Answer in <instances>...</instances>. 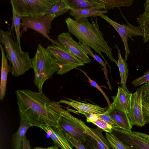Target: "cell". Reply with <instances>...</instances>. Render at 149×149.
Segmentation results:
<instances>
[{
	"mask_svg": "<svg viewBox=\"0 0 149 149\" xmlns=\"http://www.w3.org/2000/svg\"><path fill=\"white\" fill-rule=\"evenodd\" d=\"M15 93L20 119L32 126H58L60 114L57 110V102L51 101L43 92L29 89L17 90Z\"/></svg>",
	"mask_w": 149,
	"mask_h": 149,
	"instance_id": "obj_1",
	"label": "cell"
},
{
	"mask_svg": "<svg viewBox=\"0 0 149 149\" xmlns=\"http://www.w3.org/2000/svg\"><path fill=\"white\" fill-rule=\"evenodd\" d=\"M87 18L74 20L69 17L65 19L68 32L74 36L82 43L88 45L95 50L107 62L102 52L105 53L112 62L117 65L118 61L113 57L112 49L104 38L103 34L100 30L97 18Z\"/></svg>",
	"mask_w": 149,
	"mask_h": 149,
	"instance_id": "obj_2",
	"label": "cell"
},
{
	"mask_svg": "<svg viewBox=\"0 0 149 149\" xmlns=\"http://www.w3.org/2000/svg\"><path fill=\"white\" fill-rule=\"evenodd\" d=\"M0 42L4 47L6 57L12 65L11 73L15 77L22 75L32 68L28 52H23L13 38L11 31H0Z\"/></svg>",
	"mask_w": 149,
	"mask_h": 149,
	"instance_id": "obj_3",
	"label": "cell"
},
{
	"mask_svg": "<svg viewBox=\"0 0 149 149\" xmlns=\"http://www.w3.org/2000/svg\"><path fill=\"white\" fill-rule=\"evenodd\" d=\"M31 60L34 74V84L39 92L42 93L45 82L58 72L59 66L47 48L40 44L38 45L36 52Z\"/></svg>",
	"mask_w": 149,
	"mask_h": 149,
	"instance_id": "obj_4",
	"label": "cell"
},
{
	"mask_svg": "<svg viewBox=\"0 0 149 149\" xmlns=\"http://www.w3.org/2000/svg\"><path fill=\"white\" fill-rule=\"evenodd\" d=\"M59 0H11L12 8L23 17H38L46 13Z\"/></svg>",
	"mask_w": 149,
	"mask_h": 149,
	"instance_id": "obj_5",
	"label": "cell"
},
{
	"mask_svg": "<svg viewBox=\"0 0 149 149\" xmlns=\"http://www.w3.org/2000/svg\"><path fill=\"white\" fill-rule=\"evenodd\" d=\"M47 49L56 60L59 66V70L57 72L58 75H63L72 69L84 65L60 44L48 46Z\"/></svg>",
	"mask_w": 149,
	"mask_h": 149,
	"instance_id": "obj_6",
	"label": "cell"
},
{
	"mask_svg": "<svg viewBox=\"0 0 149 149\" xmlns=\"http://www.w3.org/2000/svg\"><path fill=\"white\" fill-rule=\"evenodd\" d=\"M58 106V111L60 114L58 126L64 133L69 134L81 143H83L88 135L83 127L68 110L62 108L60 104Z\"/></svg>",
	"mask_w": 149,
	"mask_h": 149,
	"instance_id": "obj_7",
	"label": "cell"
},
{
	"mask_svg": "<svg viewBox=\"0 0 149 149\" xmlns=\"http://www.w3.org/2000/svg\"><path fill=\"white\" fill-rule=\"evenodd\" d=\"M55 18V15H46L38 17H24L21 20L20 26L37 31L47 38L52 44H59L60 43L52 39L48 36L52 22Z\"/></svg>",
	"mask_w": 149,
	"mask_h": 149,
	"instance_id": "obj_8",
	"label": "cell"
},
{
	"mask_svg": "<svg viewBox=\"0 0 149 149\" xmlns=\"http://www.w3.org/2000/svg\"><path fill=\"white\" fill-rule=\"evenodd\" d=\"M100 16L111 25L120 36L124 44L125 50V60H127L128 56L130 53L128 44L129 38L134 41L133 36H138L143 37V33L142 28L140 25L134 26L130 24L126 20L127 24H120L112 20L108 16L104 14Z\"/></svg>",
	"mask_w": 149,
	"mask_h": 149,
	"instance_id": "obj_9",
	"label": "cell"
},
{
	"mask_svg": "<svg viewBox=\"0 0 149 149\" xmlns=\"http://www.w3.org/2000/svg\"><path fill=\"white\" fill-rule=\"evenodd\" d=\"M143 99V91L141 88H139L132 94L130 108L127 113L132 126L135 125L143 127L145 125L142 107Z\"/></svg>",
	"mask_w": 149,
	"mask_h": 149,
	"instance_id": "obj_10",
	"label": "cell"
},
{
	"mask_svg": "<svg viewBox=\"0 0 149 149\" xmlns=\"http://www.w3.org/2000/svg\"><path fill=\"white\" fill-rule=\"evenodd\" d=\"M57 41L84 64L91 61L81 47L82 43L74 40L69 32H63L60 34L58 36Z\"/></svg>",
	"mask_w": 149,
	"mask_h": 149,
	"instance_id": "obj_11",
	"label": "cell"
},
{
	"mask_svg": "<svg viewBox=\"0 0 149 149\" xmlns=\"http://www.w3.org/2000/svg\"><path fill=\"white\" fill-rule=\"evenodd\" d=\"M117 132L123 141L133 149H149V139L135 133L134 131L118 127H112V132Z\"/></svg>",
	"mask_w": 149,
	"mask_h": 149,
	"instance_id": "obj_12",
	"label": "cell"
},
{
	"mask_svg": "<svg viewBox=\"0 0 149 149\" xmlns=\"http://www.w3.org/2000/svg\"><path fill=\"white\" fill-rule=\"evenodd\" d=\"M40 128L43 130L52 139L55 146L61 149H73L63 131L58 126L53 127L44 125Z\"/></svg>",
	"mask_w": 149,
	"mask_h": 149,
	"instance_id": "obj_13",
	"label": "cell"
},
{
	"mask_svg": "<svg viewBox=\"0 0 149 149\" xmlns=\"http://www.w3.org/2000/svg\"><path fill=\"white\" fill-rule=\"evenodd\" d=\"M106 111L119 128L127 131H131L133 126L126 112L112 103L108 107Z\"/></svg>",
	"mask_w": 149,
	"mask_h": 149,
	"instance_id": "obj_14",
	"label": "cell"
},
{
	"mask_svg": "<svg viewBox=\"0 0 149 149\" xmlns=\"http://www.w3.org/2000/svg\"><path fill=\"white\" fill-rule=\"evenodd\" d=\"M66 100L62 99L57 102L59 104L63 103L71 106L78 111L77 112L81 113L85 112L95 115L103 114L105 111L104 108L95 105L88 103H84L76 100L65 98Z\"/></svg>",
	"mask_w": 149,
	"mask_h": 149,
	"instance_id": "obj_15",
	"label": "cell"
},
{
	"mask_svg": "<svg viewBox=\"0 0 149 149\" xmlns=\"http://www.w3.org/2000/svg\"><path fill=\"white\" fill-rule=\"evenodd\" d=\"M76 119L83 127L87 135L96 141L101 149H111L108 141L103 134V130L98 127L91 128L81 120L76 118Z\"/></svg>",
	"mask_w": 149,
	"mask_h": 149,
	"instance_id": "obj_16",
	"label": "cell"
},
{
	"mask_svg": "<svg viewBox=\"0 0 149 149\" xmlns=\"http://www.w3.org/2000/svg\"><path fill=\"white\" fill-rule=\"evenodd\" d=\"M0 47L1 55L0 99L1 100H2L5 95L8 75L9 72L11 71V68L8 64L4 48L1 44Z\"/></svg>",
	"mask_w": 149,
	"mask_h": 149,
	"instance_id": "obj_17",
	"label": "cell"
},
{
	"mask_svg": "<svg viewBox=\"0 0 149 149\" xmlns=\"http://www.w3.org/2000/svg\"><path fill=\"white\" fill-rule=\"evenodd\" d=\"M132 94L119 87L116 96L112 97V103L127 113L130 108Z\"/></svg>",
	"mask_w": 149,
	"mask_h": 149,
	"instance_id": "obj_18",
	"label": "cell"
},
{
	"mask_svg": "<svg viewBox=\"0 0 149 149\" xmlns=\"http://www.w3.org/2000/svg\"><path fill=\"white\" fill-rule=\"evenodd\" d=\"M31 126L27 121L20 119L19 127L13 136L12 146L13 149H22L24 138L26 131Z\"/></svg>",
	"mask_w": 149,
	"mask_h": 149,
	"instance_id": "obj_19",
	"label": "cell"
},
{
	"mask_svg": "<svg viewBox=\"0 0 149 149\" xmlns=\"http://www.w3.org/2000/svg\"><path fill=\"white\" fill-rule=\"evenodd\" d=\"M69 14L75 20L87 18L96 17L101 14L108 12L107 10H101L94 8L74 9L70 8Z\"/></svg>",
	"mask_w": 149,
	"mask_h": 149,
	"instance_id": "obj_20",
	"label": "cell"
},
{
	"mask_svg": "<svg viewBox=\"0 0 149 149\" xmlns=\"http://www.w3.org/2000/svg\"><path fill=\"white\" fill-rule=\"evenodd\" d=\"M70 8L74 9L94 8L101 10L105 9L103 3L96 0H64Z\"/></svg>",
	"mask_w": 149,
	"mask_h": 149,
	"instance_id": "obj_21",
	"label": "cell"
},
{
	"mask_svg": "<svg viewBox=\"0 0 149 149\" xmlns=\"http://www.w3.org/2000/svg\"><path fill=\"white\" fill-rule=\"evenodd\" d=\"M114 47L116 48L118 53V59L117 65L118 67L120 73L121 87L127 92L130 93L126 85L128 74V65L122 57L118 46L115 44Z\"/></svg>",
	"mask_w": 149,
	"mask_h": 149,
	"instance_id": "obj_22",
	"label": "cell"
},
{
	"mask_svg": "<svg viewBox=\"0 0 149 149\" xmlns=\"http://www.w3.org/2000/svg\"><path fill=\"white\" fill-rule=\"evenodd\" d=\"M99 3H103L105 9H114L115 8H120L123 7H129L132 5L133 0H96Z\"/></svg>",
	"mask_w": 149,
	"mask_h": 149,
	"instance_id": "obj_23",
	"label": "cell"
},
{
	"mask_svg": "<svg viewBox=\"0 0 149 149\" xmlns=\"http://www.w3.org/2000/svg\"><path fill=\"white\" fill-rule=\"evenodd\" d=\"M137 20L143 30V42H146L149 41V15L143 13L137 18Z\"/></svg>",
	"mask_w": 149,
	"mask_h": 149,
	"instance_id": "obj_24",
	"label": "cell"
},
{
	"mask_svg": "<svg viewBox=\"0 0 149 149\" xmlns=\"http://www.w3.org/2000/svg\"><path fill=\"white\" fill-rule=\"evenodd\" d=\"M69 10V8L64 0H59L50 10L46 13L45 15H55L56 18L66 13Z\"/></svg>",
	"mask_w": 149,
	"mask_h": 149,
	"instance_id": "obj_25",
	"label": "cell"
},
{
	"mask_svg": "<svg viewBox=\"0 0 149 149\" xmlns=\"http://www.w3.org/2000/svg\"><path fill=\"white\" fill-rule=\"evenodd\" d=\"M105 136L108 141L111 149H130L112 132H106Z\"/></svg>",
	"mask_w": 149,
	"mask_h": 149,
	"instance_id": "obj_26",
	"label": "cell"
},
{
	"mask_svg": "<svg viewBox=\"0 0 149 149\" xmlns=\"http://www.w3.org/2000/svg\"><path fill=\"white\" fill-rule=\"evenodd\" d=\"M13 22L12 26L14 27L16 36L17 41L20 48L22 50L20 41V21L22 16L19 14L13 8H12Z\"/></svg>",
	"mask_w": 149,
	"mask_h": 149,
	"instance_id": "obj_27",
	"label": "cell"
},
{
	"mask_svg": "<svg viewBox=\"0 0 149 149\" xmlns=\"http://www.w3.org/2000/svg\"><path fill=\"white\" fill-rule=\"evenodd\" d=\"M81 47L87 54H88L92 56L94 59L98 62L103 67L104 70V73L106 76V79L109 81L107 78V70L106 67V63H104L100 57L96 54L94 55L91 48L88 45L83 43L81 44Z\"/></svg>",
	"mask_w": 149,
	"mask_h": 149,
	"instance_id": "obj_28",
	"label": "cell"
},
{
	"mask_svg": "<svg viewBox=\"0 0 149 149\" xmlns=\"http://www.w3.org/2000/svg\"><path fill=\"white\" fill-rule=\"evenodd\" d=\"M149 82V70L141 77L133 80L132 82L133 86L137 87Z\"/></svg>",
	"mask_w": 149,
	"mask_h": 149,
	"instance_id": "obj_29",
	"label": "cell"
},
{
	"mask_svg": "<svg viewBox=\"0 0 149 149\" xmlns=\"http://www.w3.org/2000/svg\"><path fill=\"white\" fill-rule=\"evenodd\" d=\"M106 132L111 133L112 127L107 123L99 118L93 123Z\"/></svg>",
	"mask_w": 149,
	"mask_h": 149,
	"instance_id": "obj_30",
	"label": "cell"
},
{
	"mask_svg": "<svg viewBox=\"0 0 149 149\" xmlns=\"http://www.w3.org/2000/svg\"><path fill=\"white\" fill-rule=\"evenodd\" d=\"M77 69L80 70L85 75L88 79V81L91 86L97 88L102 93L105 98V99H106V100L108 104V106L109 107L111 105V102H110L108 98L105 94V93H104V92L103 91L100 87L98 85V84L96 82L91 79L88 76L86 72L81 69L77 68Z\"/></svg>",
	"mask_w": 149,
	"mask_h": 149,
	"instance_id": "obj_31",
	"label": "cell"
},
{
	"mask_svg": "<svg viewBox=\"0 0 149 149\" xmlns=\"http://www.w3.org/2000/svg\"><path fill=\"white\" fill-rule=\"evenodd\" d=\"M82 144L86 149H101L96 141L88 135L86 141Z\"/></svg>",
	"mask_w": 149,
	"mask_h": 149,
	"instance_id": "obj_32",
	"label": "cell"
},
{
	"mask_svg": "<svg viewBox=\"0 0 149 149\" xmlns=\"http://www.w3.org/2000/svg\"><path fill=\"white\" fill-rule=\"evenodd\" d=\"M142 107L145 123L149 124V101L143 99Z\"/></svg>",
	"mask_w": 149,
	"mask_h": 149,
	"instance_id": "obj_33",
	"label": "cell"
},
{
	"mask_svg": "<svg viewBox=\"0 0 149 149\" xmlns=\"http://www.w3.org/2000/svg\"><path fill=\"white\" fill-rule=\"evenodd\" d=\"M71 145L77 149H86L84 145L73 137L66 133H64Z\"/></svg>",
	"mask_w": 149,
	"mask_h": 149,
	"instance_id": "obj_34",
	"label": "cell"
},
{
	"mask_svg": "<svg viewBox=\"0 0 149 149\" xmlns=\"http://www.w3.org/2000/svg\"><path fill=\"white\" fill-rule=\"evenodd\" d=\"M97 115L99 118L107 123L111 125L112 127H119L116 124L110 117L106 111L103 114Z\"/></svg>",
	"mask_w": 149,
	"mask_h": 149,
	"instance_id": "obj_35",
	"label": "cell"
},
{
	"mask_svg": "<svg viewBox=\"0 0 149 149\" xmlns=\"http://www.w3.org/2000/svg\"><path fill=\"white\" fill-rule=\"evenodd\" d=\"M141 88L143 92V99L149 101V82L144 84Z\"/></svg>",
	"mask_w": 149,
	"mask_h": 149,
	"instance_id": "obj_36",
	"label": "cell"
},
{
	"mask_svg": "<svg viewBox=\"0 0 149 149\" xmlns=\"http://www.w3.org/2000/svg\"><path fill=\"white\" fill-rule=\"evenodd\" d=\"M81 114L84 115L86 118V121L88 123H93L99 118L97 115L85 112H82Z\"/></svg>",
	"mask_w": 149,
	"mask_h": 149,
	"instance_id": "obj_37",
	"label": "cell"
},
{
	"mask_svg": "<svg viewBox=\"0 0 149 149\" xmlns=\"http://www.w3.org/2000/svg\"><path fill=\"white\" fill-rule=\"evenodd\" d=\"M22 149H31L29 141L25 135L24 137Z\"/></svg>",
	"mask_w": 149,
	"mask_h": 149,
	"instance_id": "obj_38",
	"label": "cell"
},
{
	"mask_svg": "<svg viewBox=\"0 0 149 149\" xmlns=\"http://www.w3.org/2000/svg\"><path fill=\"white\" fill-rule=\"evenodd\" d=\"M143 6L145 8V11L143 13L146 15H149V0L146 1Z\"/></svg>",
	"mask_w": 149,
	"mask_h": 149,
	"instance_id": "obj_39",
	"label": "cell"
},
{
	"mask_svg": "<svg viewBox=\"0 0 149 149\" xmlns=\"http://www.w3.org/2000/svg\"><path fill=\"white\" fill-rule=\"evenodd\" d=\"M134 132L136 134L140 135L143 137H146L149 139V135L148 134L144 133H141L139 132L134 131Z\"/></svg>",
	"mask_w": 149,
	"mask_h": 149,
	"instance_id": "obj_40",
	"label": "cell"
},
{
	"mask_svg": "<svg viewBox=\"0 0 149 149\" xmlns=\"http://www.w3.org/2000/svg\"><path fill=\"white\" fill-rule=\"evenodd\" d=\"M48 149H59L58 147L55 145L54 146L48 147Z\"/></svg>",
	"mask_w": 149,
	"mask_h": 149,
	"instance_id": "obj_41",
	"label": "cell"
},
{
	"mask_svg": "<svg viewBox=\"0 0 149 149\" xmlns=\"http://www.w3.org/2000/svg\"><path fill=\"white\" fill-rule=\"evenodd\" d=\"M33 149H48V148H42L41 147H35Z\"/></svg>",
	"mask_w": 149,
	"mask_h": 149,
	"instance_id": "obj_42",
	"label": "cell"
}]
</instances>
